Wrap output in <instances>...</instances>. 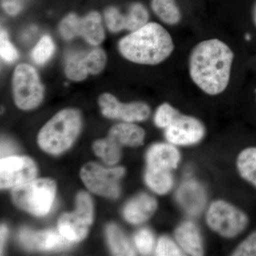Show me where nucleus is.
<instances>
[{
    "instance_id": "nucleus-1",
    "label": "nucleus",
    "mask_w": 256,
    "mask_h": 256,
    "mask_svg": "<svg viewBox=\"0 0 256 256\" xmlns=\"http://www.w3.org/2000/svg\"><path fill=\"white\" fill-rule=\"evenodd\" d=\"M234 58L233 50L220 40L200 42L194 47L188 60L192 82L208 95L222 94L230 82Z\"/></svg>"
},
{
    "instance_id": "nucleus-2",
    "label": "nucleus",
    "mask_w": 256,
    "mask_h": 256,
    "mask_svg": "<svg viewBox=\"0 0 256 256\" xmlns=\"http://www.w3.org/2000/svg\"><path fill=\"white\" fill-rule=\"evenodd\" d=\"M174 50L168 30L156 22H148L121 38L120 54L126 60L142 65L154 66L169 58Z\"/></svg>"
},
{
    "instance_id": "nucleus-3",
    "label": "nucleus",
    "mask_w": 256,
    "mask_h": 256,
    "mask_svg": "<svg viewBox=\"0 0 256 256\" xmlns=\"http://www.w3.org/2000/svg\"><path fill=\"white\" fill-rule=\"evenodd\" d=\"M80 111L66 108L60 110L42 128L38 143L46 152L60 154L73 144L82 129Z\"/></svg>"
},
{
    "instance_id": "nucleus-4",
    "label": "nucleus",
    "mask_w": 256,
    "mask_h": 256,
    "mask_svg": "<svg viewBox=\"0 0 256 256\" xmlns=\"http://www.w3.org/2000/svg\"><path fill=\"white\" fill-rule=\"evenodd\" d=\"M56 184L48 178L33 180L16 186L12 192L13 202L22 210L32 214L44 216L50 212L54 201Z\"/></svg>"
},
{
    "instance_id": "nucleus-5",
    "label": "nucleus",
    "mask_w": 256,
    "mask_h": 256,
    "mask_svg": "<svg viewBox=\"0 0 256 256\" xmlns=\"http://www.w3.org/2000/svg\"><path fill=\"white\" fill-rule=\"evenodd\" d=\"M12 90L15 104L24 110L36 108L44 95V88L36 70L26 64H20L15 68Z\"/></svg>"
},
{
    "instance_id": "nucleus-6",
    "label": "nucleus",
    "mask_w": 256,
    "mask_h": 256,
    "mask_svg": "<svg viewBox=\"0 0 256 256\" xmlns=\"http://www.w3.org/2000/svg\"><path fill=\"white\" fill-rule=\"evenodd\" d=\"M60 36L67 41L82 37L94 46H98L105 40L102 18L97 11L90 12L84 16L70 13L60 22Z\"/></svg>"
},
{
    "instance_id": "nucleus-7",
    "label": "nucleus",
    "mask_w": 256,
    "mask_h": 256,
    "mask_svg": "<svg viewBox=\"0 0 256 256\" xmlns=\"http://www.w3.org/2000/svg\"><path fill=\"white\" fill-rule=\"evenodd\" d=\"M207 225L225 238H234L246 228L248 218L236 207L222 200L214 202L207 212Z\"/></svg>"
},
{
    "instance_id": "nucleus-8",
    "label": "nucleus",
    "mask_w": 256,
    "mask_h": 256,
    "mask_svg": "<svg viewBox=\"0 0 256 256\" xmlns=\"http://www.w3.org/2000/svg\"><path fill=\"white\" fill-rule=\"evenodd\" d=\"M124 172L121 166L106 169L101 165L90 162L82 166L80 176L90 191L100 196L116 198L120 193L119 182Z\"/></svg>"
},
{
    "instance_id": "nucleus-9",
    "label": "nucleus",
    "mask_w": 256,
    "mask_h": 256,
    "mask_svg": "<svg viewBox=\"0 0 256 256\" xmlns=\"http://www.w3.org/2000/svg\"><path fill=\"white\" fill-rule=\"evenodd\" d=\"M106 60V52L98 47L88 52H73L66 60V76L73 82H82L89 74H100L105 68Z\"/></svg>"
},
{
    "instance_id": "nucleus-10",
    "label": "nucleus",
    "mask_w": 256,
    "mask_h": 256,
    "mask_svg": "<svg viewBox=\"0 0 256 256\" xmlns=\"http://www.w3.org/2000/svg\"><path fill=\"white\" fill-rule=\"evenodd\" d=\"M34 162L25 156H8L0 161L1 188H16L32 181L36 176Z\"/></svg>"
},
{
    "instance_id": "nucleus-11",
    "label": "nucleus",
    "mask_w": 256,
    "mask_h": 256,
    "mask_svg": "<svg viewBox=\"0 0 256 256\" xmlns=\"http://www.w3.org/2000/svg\"><path fill=\"white\" fill-rule=\"evenodd\" d=\"M98 102L102 114L108 118L120 120L126 122H142L150 116V108L146 102L122 104L108 92L100 96Z\"/></svg>"
},
{
    "instance_id": "nucleus-12",
    "label": "nucleus",
    "mask_w": 256,
    "mask_h": 256,
    "mask_svg": "<svg viewBox=\"0 0 256 256\" xmlns=\"http://www.w3.org/2000/svg\"><path fill=\"white\" fill-rule=\"evenodd\" d=\"M106 26L112 33L124 30L136 31L148 23L150 15L146 6L140 2H133L127 12H121L116 6H109L104 12Z\"/></svg>"
},
{
    "instance_id": "nucleus-13",
    "label": "nucleus",
    "mask_w": 256,
    "mask_h": 256,
    "mask_svg": "<svg viewBox=\"0 0 256 256\" xmlns=\"http://www.w3.org/2000/svg\"><path fill=\"white\" fill-rule=\"evenodd\" d=\"M204 126L193 116L180 114L164 129L166 140L175 146H188L196 144L204 137Z\"/></svg>"
},
{
    "instance_id": "nucleus-14",
    "label": "nucleus",
    "mask_w": 256,
    "mask_h": 256,
    "mask_svg": "<svg viewBox=\"0 0 256 256\" xmlns=\"http://www.w3.org/2000/svg\"><path fill=\"white\" fill-rule=\"evenodd\" d=\"M20 239L25 247L38 250H62L70 246L72 242L55 230L34 232L28 228L22 229Z\"/></svg>"
},
{
    "instance_id": "nucleus-15",
    "label": "nucleus",
    "mask_w": 256,
    "mask_h": 256,
    "mask_svg": "<svg viewBox=\"0 0 256 256\" xmlns=\"http://www.w3.org/2000/svg\"><path fill=\"white\" fill-rule=\"evenodd\" d=\"M180 153L178 148L168 143H156L148 150L146 154L148 168L170 170L176 169L180 163Z\"/></svg>"
},
{
    "instance_id": "nucleus-16",
    "label": "nucleus",
    "mask_w": 256,
    "mask_h": 256,
    "mask_svg": "<svg viewBox=\"0 0 256 256\" xmlns=\"http://www.w3.org/2000/svg\"><path fill=\"white\" fill-rule=\"evenodd\" d=\"M158 208L156 198L148 194H140L130 201L124 207V218L132 224H142L153 215Z\"/></svg>"
},
{
    "instance_id": "nucleus-17",
    "label": "nucleus",
    "mask_w": 256,
    "mask_h": 256,
    "mask_svg": "<svg viewBox=\"0 0 256 256\" xmlns=\"http://www.w3.org/2000/svg\"><path fill=\"white\" fill-rule=\"evenodd\" d=\"M178 200L182 207L191 215H197L206 204L203 188L195 181L186 182L178 188Z\"/></svg>"
},
{
    "instance_id": "nucleus-18",
    "label": "nucleus",
    "mask_w": 256,
    "mask_h": 256,
    "mask_svg": "<svg viewBox=\"0 0 256 256\" xmlns=\"http://www.w3.org/2000/svg\"><path fill=\"white\" fill-rule=\"evenodd\" d=\"M92 224L78 212L60 216L58 228L60 234L72 242H78L86 238Z\"/></svg>"
},
{
    "instance_id": "nucleus-19",
    "label": "nucleus",
    "mask_w": 256,
    "mask_h": 256,
    "mask_svg": "<svg viewBox=\"0 0 256 256\" xmlns=\"http://www.w3.org/2000/svg\"><path fill=\"white\" fill-rule=\"evenodd\" d=\"M174 237L183 252L188 255H204L201 234L193 222H185L180 224L175 230Z\"/></svg>"
},
{
    "instance_id": "nucleus-20",
    "label": "nucleus",
    "mask_w": 256,
    "mask_h": 256,
    "mask_svg": "<svg viewBox=\"0 0 256 256\" xmlns=\"http://www.w3.org/2000/svg\"><path fill=\"white\" fill-rule=\"evenodd\" d=\"M108 136L121 146L134 148L142 146L146 132L137 124L132 122H124L116 124L111 128Z\"/></svg>"
},
{
    "instance_id": "nucleus-21",
    "label": "nucleus",
    "mask_w": 256,
    "mask_h": 256,
    "mask_svg": "<svg viewBox=\"0 0 256 256\" xmlns=\"http://www.w3.org/2000/svg\"><path fill=\"white\" fill-rule=\"evenodd\" d=\"M108 240L114 255L136 256V252L132 244L124 232L116 224H111L106 228Z\"/></svg>"
},
{
    "instance_id": "nucleus-22",
    "label": "nucleus",
    "mask_w": 256,
    "mask_h": 256,
    "mask_svg": "<svg viewBox=\"0 0 256 256\" xmlns=\"http://www.w3.org/2000/svg\"><path fill=\"white\" fill-rule=\"evenodd\" d=\"M144 180L148 186L158 194H166L174 184L172 175L168 170L146 168Z\"/></svg>"
},
{
    "instance_id": "nucleus-23",
    "label": "nucleus",
    "mask_w": 256,
    "mask_h": 256,
    "mask_svg": "<svg viewBox=\"0 0 256 256\" xmlns=\"http://www.w3.org/2000/svg\"><path fill=\"white\" fill-rule=\"evenodd\" d=\"M151 8L163 22L169 25H176L182 20V13L175 0H151Z\"/></svg>"
},
{
    "instance_id": "nucleus-24",
    "label": "nucleus",
    "mask_w": 256,
    "mask_h": 256,
    "mask_svg": "<svg viewBox=\"0 0 256 256\" xmlns=\"http://www.w3.org/2000/svg\"><path fill=\"white\" fill-rule=\"evenodd\" d=\"M94 150L106 164H116L121 158V146L112 138L108 137L94 142Z\"/></svg>"
},
{
    "instance_id": "nucleus-25",
    "label": "nucleus",
    "mask_w": 256,
    "mask_h": 256,
    "mask_svg": "<svg viewBox=\"0 0 256 256\" xmlns=\"http://www.w3.org/2000/svg\"><path fill=\"white\" fill-rule=\"evenodd\" d=\"M237 168L244 180L256 186V148H248L239 154Z\"/></svg>"
},
{
    "instance_id": "nucleus-26",
    "label": "nucleus",
    "mask_w": 256,
    "mask_h": 256,
    "mask_svg": "<svg viewBox=\"0 0 256 256\" xmlns=\"http://www.w3.org/2000/svg\"><path fill=\"white\" fill-rule=\"evenodd\" d=\"M55 52V45L48 35L42 36L32 52V58L35 64L44 65L50 60Z\"/></svg>"
},
{
    "instance_id": "nucleus-27",
    "label": "nucleus",
    "mask_w": 256,
    "mask_h": 256,
    "mask_svg": "<svg viewBox=\"0 0 256 256\" xmlns=\"http://www.w3.org/2000/svg\"><path fill=\"white\" fill-rule=\"evenodd\" d=\"M178 109L169 104H163L156 109L154 122L156 127L165 129L171 124L175 118L180 114Z\"/></svg>"
},
{
    "instance_id": "nucleus-28",
    "label": "nucleus",
    "mask_w": 256,
    "mask_h": 256,
    "mask_svg": "<svg viewBox=\"0 0 256 256\" xmlns=\"http://www.w3.org/2000/svg\"><path fill=\"white\" fill-rule=\"evenodd\" d=\"M134 244L143 255H149L152 250L154 244L153 234L148 228L138 230L134 237Z\"/></svg>"
},
{
    "instance_id": "nucleus-29",
    "label": "nucleus",
    "mask_w": 256,
    "mask_h": 256,
    "mask_svg": "<svg viewBox=\"0 0 256 256\" xmlns=\"http://www.w3.org/2000/svg\"><path fill=\"white\" fill-rule=\"evenodd\" d=\"M0 54L2 60L8 63H13L18 60V50L10 42L8 34L4 30H1L0 36Z\"/></svg>"
},
{
    "instance_id": "nucleus-30",
    "label": "nucleus",
    "mask_w": 256,
    "mask_h": 256,
    "mask_svg": "<svg viewBox=\"0 0 256 256\" xmlns=\"http://www.w3.org/2000/svg\"><path fill=\"white\" fill-rule=\"evenodd\" d=\"M76 212L92 224L94 220V205L90 195L85 192H80L76 197Z\"/></svg>"
},
{
    "instance_id": "nucleus-31",
    "label": "nucleus",
    "mask_w": 256,
    "mask_h": 256,
    "mask_svg": "<svg viewBox=\"0 0 256 256\" xmlns=\"http://www.w3.org/2000/svg\"><path fill=\"white\" fill-rule=\"evenodd\" d=\"M156 256H183L182 252L171 238L161 237L156 248Z\"/></svg>"
},
{
    "instance_id": "nucleus-32",
    "label": "nucleus",
    "mask_w": 256,
    "mask_h": 256,
    "mask_svg": "<svg viewBox=\"0 0 256 256\" xmlns=\"http://www.w3.org/2000/svg\"><path fill=\"white\" fill-rule=\"evenodd\" d=\"M232 255L235 256H256V230L250 234L237 247Z\"/></svg>"
},
{
    "instance_id": "nucleus-33",
    "label": "nucleus",
    "mask_w": 256,
    "mask_h": 256,
    "mask_svg": "<svg viewBox=\"0 0 256 256\" xmlns=\"http://www.w3.org/2000/svg\"><path fill=\"white\" fill-rule=\"evenodd\" d=\"M28 0H2V6L10 16L20 14Z\"/></svg>"
},
{
    "instance_id": "nucleus-34",
    "label": "nucleus",
    "mask_w": 256,
    "mask_h": 256,
    "mask_svg": "<svg viewBox=\"0 0 256 256\" xmlns=\"http://www.w3.org/2000/svg\"><path fill=\"white\" fill-rule=\"evenodd\" d=\"M14 150V146L12 143L10 142H2L1 146V154L2 156H5L6 154H9L10 153L13 152Z\"/></svg>"
},
{
    "instance_id": "nucleus-35",
    "label": "nucleus",
    "mask_w": 256,
    "mask_h": 256,
    "mask_svg": "<svg viewBox=\"0 0 256 256\" xmlns=\"http://www.w3.org/2000/svg\"><path fill=\"white\" fill-rule=\"evenodd\" d=\"M8 229L6 226L2 225L1 230H0V244H1V255H2L3 248H4L5 242H6V236H8Z\"/></svg>"
},
{
    "instance_id": "nucleus-36",
    "label": "nucleus",
    "mask_w": 256,
    "mask_h": 256,
    "mask_svg": "<svg viewBox=\"0 0 256 256\" xmlns=\"http://www.w3.org/2000/svg\"><path fill=\"white\" fill-rule=\"evenodd\" d=\"M252 20H254V24L256 26V2L254 4V10H252Z\"/></svg>"
}]
</instances>
